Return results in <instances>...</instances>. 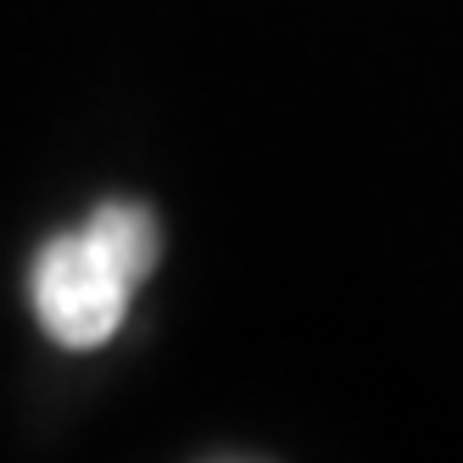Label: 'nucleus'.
<instances>
[{
  "instance_id": "1",
  "label": "nucleus",
  "mask_w": 463,
  "mask_h": 463,
  "mask_svg": "<svg viewBox=\"0 0 463 463\" xmlns=\"http://www.w3.org/2000/svg\"><path fill=\"white\" fill-rule=\"evenodd\" d=\"M156 251V218L135 202H107L79 229L51 235L28 269V302H34L40 329L68 352L107 346L123 329L135 285L151 274Z\"/></svg>"
}]
</instances>
